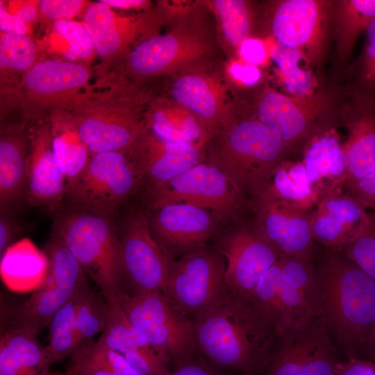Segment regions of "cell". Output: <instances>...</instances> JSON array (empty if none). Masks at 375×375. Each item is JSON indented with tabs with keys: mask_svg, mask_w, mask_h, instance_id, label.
Instances as JSON below:
<instances>
[{
	"mask_svg": "<svg viewBox=\"0 0 375 375\" xmlns=\"http://www.w3.org/2000/svg\"><path fill=\"white\" fill-rule=\"evenodd\" d=\"M193 327L197 351L242 375L263 374L277 338L251 303L226 288L193 319Z\"/></svg>",
	"mask_w": 375,
	"mask_h": 375,
	"instance_id": "6da1fadb",
	"label": "cell"
},
{
	"mask_svg": "<svg viewBox=\"0 0 375 375\" xmlns=\"http://www.w3.org/2000/svg\"><path fill=\"white\" fill-rule=\"evenodd\" d=\"M169 28L136 44L123 58L117 76L137 84L215 66L222 56L217 26L197 8L167 9Z\"/></svg>",
	"mask_w": 375,
	"mask_h": 375,
	"instance_id": "7a4b0ae2",
	"label": "cell"
},
{
	"mask_svg": "<svg viewBox=\"0 0 375 375\" xmlns=\"http://www.w3.org/2000/svg\"><path fill=\"white\" fill-rule=\"evenodd\" d=\"M319 317L349 354L364 347L375 323V279L333 251L316 270Z\"/></svg>",
	"mask_w": 375,
	"mask_h": 375,
	"instance_id": "3957f363",
	"label": "cell"
},
{
	"mask_svg": "<svg viewBox=\"0 0 375 375\" xmlns=\"http://www.w3.org/2000/svg\"><path fill=\"white\" fill-rule=\"evenodd\" d=\"M109 88L80 93L69 117L91 155L129 151L142 133L143 116L153 92L117 76Z\"/></svg>",
	"mask_w": 375,
	"mask_h": 375,
	"instance_id": "277c9868",
	"label": "cell"
},
{
	"mask_svg": "<svg viewBox=\"0 0 375 375\" xmlns=\"http://www.w3.org/2000/svg\"><path fill=\"white\" fill-rule=\"evenodd\" d=\"M288 146L251 115H239L210 140L206 160L219 167L247 202L265 190Z\"/></svg>",
	"mask_w": 375,
	"mask_h": 375,
	"instance_id": "5b68a950",
	"label": "cell"
},
{
	"mask_svg": "<svg viewBox=\"0 0 375 375\" xmlns=\"http://www.w3.org/2000/svg\"><path fill=\"white\" fill-rule=\"evenodd\" d=\"M53 214L52 233L62 239L106 298L117 297L122 292V264L114 217L66 206Z\"/></svg>",
	"mask_w": 375,
	"mask_h": 375,
	"instance_id": "8992f818",
	"label": "cell"
},
{
	"mask_svg": "<svg viewBox=\"0 0 375 375\" xmlns=\"http://www.w3.org/2000/svg\"><path fill=\"white\" fill-rule=\"evenodd\" d=\"M276 337L319 317L316 270L310 260L281 255L249 301Z\"/></svg>",
	"mask_w": 375,
	"mask_h": 375,
	"instance_id": "52a82bcc",
	"label": "cell"
},
{
	"mask_svg": "<svg viewBox=\"0 0 375 375\" xmlns=\"http://www.w3.org/2000/svg\"><path fill=\"white\" fill-rule=\"evenodd\" d=\"M42 249L49 260L44 282L21 304H10L1 299V328H21L38 335L88 282L81 266L58 235L51 234Z\"/></svg>",
	"mask_w": 375,
	"mask_h": 375,
	"instance_id": "ba28073f",
	"label": "cell"
},
{
	"mask_svg": "<svg viewBox=\"0 0 375 375\" xmlns=\"http://www.w3.org/2000/svg\"><path fill=\"white\" fill-rule=\"evenodd\" d=\"M117 300L130 322L146 337L153 350L178 366L197 351L193 320L181 312L160 290Z\"/></svg>",
	"mask_w": 375,
	"mask_h": 375,
	"instance_id": "9c48e42d",
	"label": "cell"
},
{
	"mask_svg": "<svg viewBox=\"0 0 375 375\" xmlns=\"http://www.w3.org/2000/svg\"><path fill=\"white\" fill-rule=\"evenodd\" d=\"M142 185L128 151L93 154L82 173L67 188L64 206L114 217Z\"/></svg>",
	"mask_w": 375,
	"mask_h": 375,
	"instance_id": "30bf717a",
	"label": "cell"
},
{
	"mask_svg": "<svg viewBox=\"0 0 375 375\" xmlns=\"http://www.w3.org/2000/svg\"><path fill=\"white\" fill-rule=\"evenodd\" d=\"M146 192L149 210L167 204L188 203L222 220L232 218L246 202L226 174L206 160Z\"/></svg>",
	"mask_w": 375,
	"mask_h": 375,
	"instance_id": "8fae6325",
	"label": "cell"
},
{
	"mask_svg": "<svg viewBox=\"0 0 375 375\" xmlns=\"http://www.w3.org/2000/svg\"><path fill=\"white\" fill-rule=\"evenodd\" d=\"M117 232L122 264L120 294L135 296L155 290L163 293L173 259L153 238L147 213L130 212L117 226Z\"/></svg>",
	"mask_w": 375,
	"mask_h": 375,
	"instance_id": "7c38bea8",
	"label": "cell"
},
{
	"mask_svg": "<svg viewBox=\"0 0 375 375\" xmlns=\"http://www.w3.org/2000/svg\"><path fill=\"white\" fill-rule=\"evenodd\" d=\"M225 269L218 251L202 249L173 260L163 294L193 320L225 289Z\"/></svg>",
	"mask_w": 375,
	"mask_h": 375,
	"instance_id": "4fadbf2b",
	"label": "cell"
},
{
	"mask_svg": "<svg viewBox=\"0 0 375 375\" xmlns=\"http://www.w3.org/2000/svg\"><path fill=\"white\" fill-rule=\"evenodd\" d=\"M277 338L262 375H332L340 362L319 316Z\"/></svg>",
	"mask_w": 375,
	"mask_h": 375,
	"instance_id": "5bb4252c",
	"label": "cell"
},
{
	"mask_svg": "<svg viewBox=\"0 0 375 375\" xmlns=\"http://www.w3.org/2000/svg\"><path fill=\"white\" fill-rule=\"evenodd\" d=\"M82 23L95 53L109 66L122 60L138 42L160 33L165 22L160 8L137 16H122L99 1L87 6Z\"/></svg>",
	"mask_w": 375,
	"mask_h": 375,
	"instance_id": "9a60e30c",
	"label": "cell"
},
{
	"mask_svg": "<svg viewBox=\"0 0 375 375\" xmlns=\"http://www.w3.org/2000/svg\"><path fill=\"white\" fill-rule=\"evenodd\" d=\"M217 251L226 259V289L250 301L262 276L280 253L256 229H236L219 240Z\"/></svg>",
	"mask_w": 375,
	"mask_h": 375,
	"instance_id": "2e32d148",
	"label": "cell"
},
{
	"mask_svg": "<svg viewBox=\"0 0 375 375\" xmlns=\"http://www.w3.org/2000/svg\"><path fill=\"white\" fill-rule=\"evenodd\" d=\"M215 66L183 72L166 79V97L183 106L215 133L235 117L226 85Z\"/></svg>",
	"mask_w": 375,
	"mask_h": 375,
	"instance_id": "e0dca14e",
	"label": "cell"
},
{
	"mask_svg": "<svg viewBox=\"0 0 375 375\" xmlns=\"http://www.w3.org/2000/svg\"><path fill=\"white\" fill-rule=\"evenodd\" d=\"M251 205L257 215L256 230L281 255L310 260V212L264 192Z\"/></svg>",
	"mask_w": 375,
	"mask_h": 375,
	"instance_id": "ac0fdd59",
	"label": "cell"
},
{
	"mask_svg": "<svg viewBox=\"0 0 375 375\" xmlns=\"http://www.w3.org/2000/svg\"><path fill=\"white\" fill-rule=\"evenodd\" d=\"M331 10L324 1H282L271 18L272 33L278 43L306 50L316 61L324 50Z\"/></svg>",
	"mask_w": 375,
	"mask_h": 375,
	"instance_id": "d6986e66",
	"label": "cell"
},
{
	"mask_svg": "<svg viewBox=\"0 0 375 375\" xmlns=\"http://www.w3.org/2000/svg\"><path fill=\"white\" fill-rule=\"evenodd\" d=\"M151 211V215L147 216L151 233L173 260L176 252L188 255L202 250L215 233L216 217L196 206L171 203Z\"/></svg>",
	"mask_w": 375,
	"mask_h": 375,
	"instance_id": "ffe728a7",
	"label": "cell"
},
{
	"mask_svg": "<svg viewBox=\"0 0 375 375\" xmlns=\"http://www.w3.org/2000/svg\"><path fill=\"white\" fill-rule=\"evenodd\" d=\"M90 69L79 62L46 59L35 62L21 81L25 101L35 108L69 106L89 83Z\"/></svg>",
	"mask_w": 375,
	"mask_h": 375,
	"instance_id": "44dd1931",
	"label": "cell"
},
{
	"mask_svg": "<svg viewBox=\"0 0 375 375\" xmlns=\"http://www.w3.org/2000/svg\"><path fill=\"white\" fill-rule=\"evenodd\" d=\"M326 103V98L317 94L289 97L267 89L258 97L251 115L289 146L311 132Z\"/></svg>",
	"mask_w": 375,
	"mask_h": 375,
	"instance_id": "7402d4cb",
	"label": "cell"
},
{
	"mask_svg": "<svg viewBox=\"0 0 375 375\" xmlns=\"http://www.w3.org/2000/svg\"><path fill=\"white\" fill-rule=\"evenodd\" d=\"M369 212L364 206L342 188L325 192L310 212L314 240L340 251L353 241L367 224Z\"/></svg>",
	"mask_w": 375,
	"mask_h": 375,
	"instance_id": "603a6c76",
	"label": "cell"
},
{
	"mask_svg": "<svg viewBox=\"0 0 375 375\" xmlns=\"http://www.w3.org/2000/svg\"><path fill=\"white\" fill-rule=\"evenodd\" d=\"M207 147L168 143L142 131L128 152L147 192L205 161Z\"/></svg>",
	"mask_w": 375,
	"mask_h": 375,
	"instance_id": "cb8c5ba5",
	"label": "cell"
},
{
	"mask_svg": "<svg viewBox=\"0 0 375 375\" xmlns=\"http://www.w3.org/2000/svg\"><path fill=\"white\" fill-rule=\"evenodd\" d=\"M66 191L51 149V124H41L30 135L26 201L55 213L64 206Z\"/></svg>",
	"mask_w": 375,
	"mask_h": 375,
	"instance_id": "d4e9b609",
	"label": "cell"
},
{
	"mask_svg": "<svg viewBox=\"0 0 375 375\" xmlns=\"http://www.w3.org/2000/svg\"><path fill=\"white\" fill-rule=\"evenodd\" d=\"M142 131L168 143L207 146L215 133L189 110L166 96L155 97L143 116Z\"/></svg>",
	"mask_w": 375,
	"mask_h": 375,
	"instance_id": "484cf974",
	"label": "cell"
},
{
	"mask_svg": "<svg viewBox=\"0 0 375 375\" xmlns=\"http://www.w3.org/2000/svg\"><path fill=\"white\" fill-rule=\"evenodd\" d=\"M30 135L24 126L4 128L0 138V209L15 212L26 199Z\"/></svg>",
	"mask_w": 375,
	"mask_h": 375,
	"instance_id": "4316f807",
	"label": "cell"
},
{
	"mask_svg": "<svg viewBox=\"0 0 375 375\" xmlns=\"http://www.w3.org/2000/svg\"><path fill=\"white\" fill-rule=\"evenodd\" d=\"M348 135L342 149L347 171L342 188L362 178L375 169V106L365 96L347 124Z\"/></svg>",
	"mask_w": 375,
	"mask_h": 375,
	"instance_id": "83f0119b",
	"label": "cell"
},
{
	"mask_svg": "<svg viewBox=\"0 0 375 375\" xmlns=\"http://www.w3.org/2000/svg\"><path fill=\"white\" fill-rule=\"evenodd\" d=\"M48 269L45 252L28 238L16 241L1 256V280L13 292L35 291L44 282Z\"/></svg>",
	"mask_w": 375,
	"mask_h": 375,
	"instance_id": "f1b7e54d",
	"label": "cell"
},
{
	"mask_svg": "<svg viewBox=\"0 0 375 375\" xmlns=\"http://www.w3.org/2000/svg\"><path fill=\"white\" fill-rule=\"evenodd\" d=\"M49 367L37 335L21 328H1L0 375H47Z\"/></svg>",
	"mask_w": 375,
	"mask_h": 375,
	"instance_id": "f546056e",
	"label": "cell"
},
{
	"mask_svg": "<svg viewBox=\"0 0 375 375\" xmlns=\"http://www.w3.org/2000/svg\"><path fill=\"white\" fill-rule=\"evenodd\" d=\"M310 181L324 194L342 188L347 160L338 135L325 132L313 138L302 160Z\"/></svg>",
	"mask_w": 375,
	"mask_h": 375,
	"instance_id": "4dcf8cb0",
	"label": "cell"
},
{
	"mask_svg": "<svg viewBox=\"0 0 375 375\" xmlns=\"http://www.w3.org/2000/svg\"><path fill=\"white\" fill-rule=\"evenodd\" d=\"M263 192L309 212L323 195L310 181L302 161H282Z\"/></svg>",
	"mask_w": 375,
	"mask_h": 375,
	"instance_id": "1f68e13d",
	"label": "cell"
},
{
	"mask_svg": "<svg viewBox=\"0 0 375 375\" xmlns=\"http://www.w3.org/2000/svg\"><path fill=\"white\" fill-rule=\"evenodd\" d=\"M50 124L53 158L67 188L82 173L92 155L69 117L56 118Z\"/></svg>",
	"mask_w": 375,
	"mask_h": 375,
	"instance_id": "d6a6232c",
	"label": "cell"
},
{
	"mask_svg": "<svg viewBox=\"0 0 375 375\" xmlns=\"http://www.w3.org/2000/svg\"><path fill=\"white\" fill-rule=\"evenodd\" d=\"M88 282L55 314L49 324V342L44 351L49 365L69 358L79 347L76 313Z\"/></svg>",
	"mask_w": 375,
	"mask_h": 375,
	"instance_id": "836d02e7",
	"label": "cell"
},
{
	"mask_svg": "<svg viewBox=\"0 0 375 375\" xmlns=\"http://www.w3.org/2000/svg\"><path fill=\"white\" fill-rule=\"evenodd\" d=\"M214 14L219 40L231 50L238 51L240 45L251 38L253 14L248 1L243 0H214L206 1Z\"/></svg>",
	"mask_w": 375,
	"mask_h": 375,
	"instance_id": "e575fe53",
	"label": "cell"
},
{
	"mask_svg": "<svg viewBox=\"0 0 375 375\" xmlns=\"http://www.w3.org/2000/svg\"><path fill=\"white\" fill-rule=\"evenodd\" d=\"M97 340L122 355L135 349H153L146 337L130 322L117 297L107 299L105 326Z\"/></svg>",
	"mask_w": 375,
	"mask_h": 375,
	"instance_id": "d590c367",
	"label": "cell"
},
{
	"mask_svg": "<svg viewBox=\"0 0 375 375\" xmlns=\"http://www.w3.org/2000/svg\"><path fill=\"white\" fill-rule=\"evenodd\" d=\"M340 53L350 52L357 38L375 19V0H347L334 12Z\"/></svg>",
	"mask_w": 375,
	"mask_h": 375,
	"instance_id": "8d00e7d4",
	"label": "cell"
},
{
	"mask_svg": "<svg viewBox=\"0 0 375 375\" xmlns=\"http://www.w3.org/2000/svg\"><path fill=\"white\" fill-rule=\"evenodd\" d=\"M69 358L67 375H120L124 356L92 340L77 349Z\"/></svg>",
	"mask_w": 375,
	"mask_h": 375,
	"instance_id": "74e56055",
	"label": "cell"
},
{
	"mask_svg": "<svg viewBox=\"0 0 375 375\" xmlns=\"http://www.w3.org/2000/svg\"><path fill=\"white\" fill-rule=\"evenodd\" d=\"M106 311L107 299L104 294L99 288L89 286L79 303L76 313L79 347L94 340V337L103 331Z\"/></svg>",
	"mask_w": 375,
	"mask_h": 375,
	"instance_id": "f35d334b",
	"label": "cell"
},
{
	"mask_svg": "<svg viewBox=\"0 0 375 375\" xmlns=\"http://www.w3.org/2000/svg\"><path fill=\"white\" fill-rule=\"evenodd\" d=\"M271 58L282 72L288 91L295 96L309 94L314 80L312 74L299 67L301 50L277 42L272 49Z\"/></svg>",
	"mask_w": 375,
	"mask_h": 375,
	"instance_id": "ab89813d",
	"label": "cell"
},
{
	"mask_svg": "<svg viewBox=\"0 0 375 375\" xmlns=\"http://www.w3.org/2000/svg\"><path fill=\"white\" fill-rule=\"evenodd\" d=\"M37 48L26 35L1 32L0 36L1 74L28 71L35 63Z\"/></svg>",
	"mask_w": 375,
	"mask_h": 375,
	"instance_id": "60d3db41",
	"label": "cell"
},
{
	"mask_svg": "<svg viewBox=\"0 0 375 375\" xmlns=\"http://www.w3.org/2000/svg\"><path fill=\"white\" fill-rule=\"evenodd\" d=\"M53 27L54 32L69 44V48L63 53L65 60L86 61L92 58L95 51L89 33L82 22L62 19L54 22Z\"/></svg>",
	"mask_w": 375,
	"mask_h": 375,
	"instance_id": "b9f144b4",
	"label": "cell"
},
{
	"mask_svg": "<svg viewBox=\"0 0 375 375\" xmlns=\"http://www.w3.org/2000/svg\"><path fill=\"white\" fill-rule=\"evenodd\" d=\"M342 251L351 261L375 279V211L369 212L365 228Z\"/></svg>",
	"mask_w": 375,
	"mask_h": 375,
	"instance_id": "7bdbcfd3",
	"label": "cell"
},
{
	"mask_svg": "<svg viewBox=\"0 0 375 375\" xmlns=\"http://www.w3.org/2000/svg\"><path fill=\"white\" fill-rule=\"evenodd\" d=\"M124 356L141 375H165L169 371L168 362L153 349H135Z\"/></svg>",
	"mask_w": 375,
	"mask_h": 375,
	"instance_id": "ee69618b",
	"label": "cell"
},
{
	"mask_svg": "<svg viewBox=\"0 0 375 375\" xmlns=\"http://www.w3.org/2000/svg\"><path fill=\"white\" fill-rule=\"evenodd\" d=\"M366 41L359 64V77L366 89H375V19L367 27Z\"/></svg>",
	"mask_w": 375,
	"mask_h": 375,
	"instance_id": "f6af8a7d",
	"label": "cell"
},
{
	"mask_svg": "<svg viewBox=\"0 0 375 375\" xmlns=\"http://www.w3.org/2000/svg\"><path fill=\"white\" fill-rule=\"evenodd\" d=\"M85 4L82 0H42L38 1V9L44 19L56 22L74 17Z\"/></svg>",
	"mask_w": 375,
	"mask_h": 375,
	"instance_id": "bcb514c9",
	"label": "cell"
},
{
	"mask_svg": "<svg viewBox=\"0 0 375 375\" xmlns=\"http://www.w3.org/2000/svg\"><path fill=\"white\" fill-rule=\"evenodd\" d=\"M0 215V256L17 240L22 232V225L15 217V212L1 211Z\"/></svg>",
	"mask_w": 375,
	"mask_h": 375,
	"instance_id": "7dc6e473",
	"label": "cell"
},
{
	"mask_svg": "<svg viewBox=\"0 0 375 375\" xmlns=\"http://www.w3.org/2000/svg\"><path fill=\"white\" fill-rule=\"evenodd\" d=\"M349 193L364 207L375 211V169L347 188Z\"/></svg>",
	"mask_w": 375,
	"mask_h": 375,
	"instance_id": "c3c4849f",
	"label": "cell"
},
{
	"mask_svg": "<svg viewBox=\"0 0 375 375\" xmlns=\"http://www.w3.org/2000/svg\"><path fill=\"white\" fill-rule=\"evenodd\" d=\"M332 375H375V359L349 358L335 365Z\"/></svg>",
	"mask_w": 375,
	"mask_h": 375,
	"instance_id": "681fc988",
	"label": "cell"
},
{
	"mask_svg": "<svg viewBox=\"0 0 375 375\" xmlns=\"http://www.w3.org/2000/svg\"><path fill=\"white\" fill-rule=\"evenodd\" d=\"M228 73L233 78L247 86L254 85L260 78V71L256 65L251 64L232 62L229 66Z\"/></svg>",
	"mask_w": 375,
	"mask_h": 375,
	"instance_id": "f907efd6",
	"label": "cell"
},
{
	"mask_svg": "<svg viewBox=\"0 0 375 375\" xmlns=\"http://www.w3.org/2000/svg\"><path fill=\"white\" fill-rule=\"evenodd\" d=\"M238 52L244 60L254 65L262 63L266 57V49L263 43L255 38L245 40L240 45Z\"/></svg>",
	"mask_w": 375,
	"mask_h": 375,
	"instance_id": "816d5d0a",
	"label": "cell"
},
{
	"mask_svg": "<svg viewBox=\"0 0 375 375\" xmlns=\"http://www.w3.org/2000/svg\"><path fill=\"white\" fill-rule=\"evenodd\" d=\"M0 28L1 32L26 35L27 23L17 15L6 10L3 1H0Z\"/></svg>",
	"mask_w": 375,
	"mask_h": 375,
	"instance_id": "f5cc1de1",
	"label": "cell"
},
{
	"mask_svg": "<svg viewBox=\"0 0 375 375\" xmlns=\"http://www.w3.org/2000/svg\"><path fill=\"white\" fill-rule=\"evenodd\" d=\"M165 375H219L208 365L194 359V357L176 366Z\"/></svg>",
	"mask_w": 375,
	"mask_h": 375,
	"instance_id": "db71d44e",
	"label": "cell"
},
{
	"mask_svg": "<svg viewBox=\"0 0 375 375\" xmlns=\"http://www.w3.org/2000/svg\"><path fill=\"white\" fill-rule=\"evenodd\" d=\"M39 1H25L12 3L15 5V12H12L19 17L26 23L33 22L37 17V6Z\"/></svg>",
	"mask_w": 375,
	"mask_h": 375,
	"instance_id": "11a10c76",
	"label": "cell"
},
{
	"mask_svg": "<svg viewBox=\"0 0 375 375\" xmlns=\"http://www.w3.org/2000/svg\"><path fill=\"white\" fill-rule=\"evenodd\" d=\"M111 8L120 9H141L148 6L149 1L144 0H101Z\"/></svg>",
	"mask_w": 375,
	"mask_h": 375,
	"instance_id": "9f6ffc18",
	"label": "cell"
},
{
	"mask_svg": "<svg viewBox=\"0 0 375 375\" xmlns=\"http://www.w3.org/2000/svg\"><path fill=\"white\" fill-rule=\"evenodd\" d=\"M369 349L373 353V358H375V323L369 337Z\"/></svg>",
	"mask_w": 375,
	"mask_h": 375,
	"instance_id": "6f0895ef",
	"label": "cell"
},
{
	"mask_svg": "<svg viewBox=\"0 0 375 375\" xmlns=\"http://www.w3.org/2000/svg\"><path fill=\"white\" fill-rule=\"evenodd\" d=\"M47 375H67V374L65 372H52L50 371Z\"/></svg>",
	"mask_w": 375,
	"mask_h": 375,
	"instance_id": "680465c9",
	"label": "cell"
},
{
	"mask_svg": "<svg viewBox=\"0 0 375 375\" xmlns=\"http://www.w3.org/2000/svg\"><path fill=\"white\" fill-rule=\"evenodd\" d=\"M374 359H375V358H374Z\"/></svg>",
	"mask_w": 375,
	"mask_h": 375,
	"instance_id": "91938a15",
	"label": "cell"
}]
</instances>
